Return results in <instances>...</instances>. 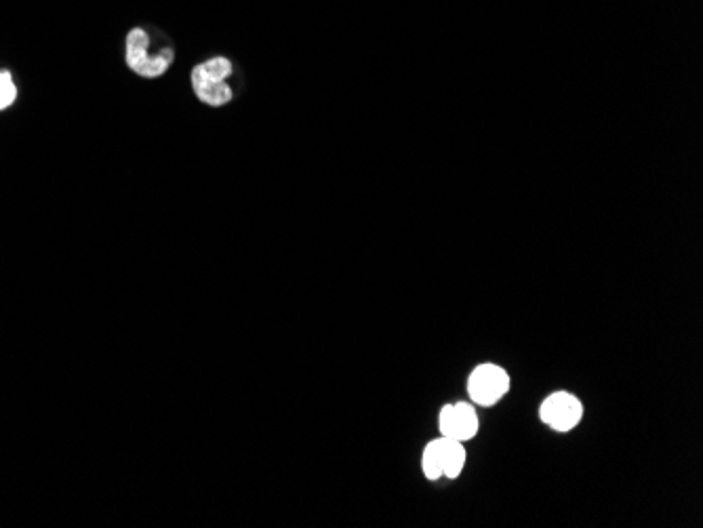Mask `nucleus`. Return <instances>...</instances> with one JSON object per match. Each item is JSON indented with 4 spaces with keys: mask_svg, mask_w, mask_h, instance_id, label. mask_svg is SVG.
<instances>
[{
    "mask_svg": "<svg viewBox=\"0 0 703 528\" xmlns=\"http://www.w3.org/2000/svg\"><path fill=\"white\" fill-rule=\"evenodd\" d=\"M232 62L228 57H213L205 64H198L192 70V89L203 104L211 108L226 106L232 101L234 93L228 85L232 74Z\"/></svg>",
    "mask_w": 703,
    "mask_h": 528,
    "instance_id": "1",
    "label": "nucleus"
},
{
    "mask_svg": "<svg viewBox=\"0 0 703 528\" xmlns=\"http://www.w3.org/2000/svg\"><path fill=\"white\" fill-rule=\"evenodd\" d=\"M175 59V51L171 47L150 49V34L142 28H133L127 36V66L144 78L163 76Z\"/></svg>",
    "mask_w": 703,
    "mask_h": 528,
    "instance_id": "2",
    "label": "nucleus"
},
{
    "mask_svg": "<svg viewBox=\"0 0 703 528\" xmlns=\"http://www.w3.org/2000/svg\"><path fill=\"white\" fill-rule=\"evenodd\" d=\"M510 390V377L508 373L495 367V364H482L478 367L468 381V394L476 404L491 406L504 398Z\"/></svg>",
    "mask_w": 703,
    "mask_h": 528,
    "instance_id": "3",
    "label": "nucleus"
},
{
    "mask_svg": "<svg viewBox=\"0 0 703 528\" xmlns=\"http://www.w3.org/2000/svg\"><path fill=\"white\" fill-rule=\"evenodd\" d=\"M541 419L556 432H571L584 417V406L567 392H556L541 404Z\"/></svg>",
    "mask_w": 703,
    "mask_h": 528,
    "instance_id": "4",
    "label": "nucleus"
},
{
    "mask_svg": "<svg viewBox=\"0 0 703 528\" xmlns=\"http://www.w3.org/2000/svg\"><path fill=\"white\" fill-rule=\"evenodd\" d=\"M440 432L451 440H470L478 432V415L470 404H449L440 411Z\"/></svg>",
    "mask_w": 703,
    "mask_h": 528,
    "instance_id": "5",
    "label": "nucleus"
},
{
    "mask_svg": "<svg viewBox=\"0 0 703 528\" xmlns=\"http://www.w3.org/2000/svg\"><path fill=\"white\" fill-rule=\"evenodd\" d=\"M438 442V453H440V463H443V476L447 478H457L464 470L466 463V451L464 444L459 440H451V438H440Z\"/></svg>",
    "mask_w": 703,
    "mask_h": 528,
    "instance_id": "6",
    "label": "nucleus"
},
{
    "mask_svg": "<svg viewBox=\"0 0 703 528\" xmlns=\"http://www.w3.org/2000/svg\"><path fill=\"white\" fill-rule=\"evenodd\" d=\"M421 465H424V474L428 480H438L443 478V463H440V453H438V442L432 440L426 451H424V459H421Z\"/></svg>",
    "mask_w": 703,
    "mask_h": 528,
    "instance_id": "7",
    "label": "nucleus"
},
{
    "mask_svg": "<svg viewBox=\"0 0 703 528\" xmlns=\"http://www.w3.org/2000/svg\"><path fill=\"white\" fill-rule=\"evenodd\" d=\"M17 99V87L11 72H0V110H7L15 104Z\"/></svg>",
    "mask_w": 703,
    "mask_h": 528,
    "instance_id": "8",
    "label": "nucleus"
}]
</instances>
